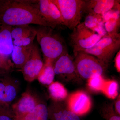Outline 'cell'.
<instances>
[{"instance_id": "obj_15", "label": "cell", "mask_w": 120, "mask_h": 120, "mask_svg": "<svg viewBox=\"0 0 120 120\" xmlns=\"http://www.w3.org/2000/svg\"><path fill=\"white\" fill-rule=\"evenodd\" d=\"M48 118L50 120H81L62 102L53 101L48 106Z\"/></svg>"}, {"instance_id": "obj_20", "label": "cell", "mask_w": 120, "mask_h": 120, "mask_svg": "<svg viewBox=\"0 0 120 120\" xmlns=\"http://www.w3.org/2000/svg\"><path fill=\"white\" fill-rule=\"evenodd\" d=\"M48 91L53 101L63 102L68 96V90L62 83L53 82L49 85Z\"/></svg>"}, {"instance_id": "obj_22", "label": "cell", "mask_w": 120, "mask_h": 120, "mask_svg": "<svg viewBox=\"0 0 120 120\" xmlns=\"http://www.w3.org/2000/svg\"><path fill=\"white\" fill-rule=\"evenodd\" d=\"M118 90L119 85L117 81L105 80L101 92L108 98L113 99L118 97Z\"/></svg>"}, {"instance_id": "obj_27", "label": "cell", "mask_w": 120, "mask_h": 120, "mask_svg": "<svg viewBox=\"0 0 120 120\" xmlns=\"http://www.w3.org/2000/svg\"><path fill=\"white\" fill-rule=\"evenodd\" d=\"M15 65L13 63L7 56L0 54V70L12 71Z\"/></svg>"}, {"instance_id": "obj_10", "label": "cell", "mask_w": 120, "mask_h": 120, "mask_svg": "<svg viewBox=\"0 0 120 120\" xmlns=\"http://www.w3.org/2000/svg\"><path fill=\"white\" fill-rule=\"evenodd\" d=\"M53 68L55 75L61 79L72 80L79 78L76 71L74 60L68 52L54 61Z\"/></svg>"}, {"instance_id": "obj_12", "label": "cell", "mask_w": 120, "mask_h": 120, "mask_svg": "<svg viewBox=\"0 0 120 120\" xmlns=\"http://www.w3.org/2000/svg\"><path fill=\"white\" fill-rule=\"evenodd\" d=\"M37 32V29L29 25L12 26L11 35L13 45L25 47L32 45Z\"/></svg>"}, {"instance_id": "obj_19", "label": "cell", "mask_w": 120, "mask_h": 120, "mask_svg": "<svg viewBox=\"0 0 120 120\" xmlns=\"http://www.w3.org/2000/svg\"><path fill=\"white\" fill-rule=\"evenodd\" d=\"M48 107L45 103L41 101L31 112L16 120H48Z\"/></svg>"}, {"instance_id": "obj_13", "label": "cell", "mask_w": 120, "mask_h": 120, "mask_svg": "<svg viewBox=\"0 0 120 120\" xmlns=\"http://www.w3.org/2000/svg\"><path fill=\"white\" fill-rule=\"evenodd\" d=\"M41 101L31 92L27 91L11 107L16 118H19L31 112Z\"/></svg>"}, {"instance_id": "obj_8", "label": "cell", "mask_w": 120, "mask_h": 120, "mask_svg": "<svg viewBox=\"0 0 120 120\" xmlns=\"http://www.w3.org/2000/svg\"><path fill=\"white\" fill-rule=\"evenodd\" d=\"M66 106L70 111L78 116H83L90 112L92 101L85 91L78 90L71 94L67 98Z\"/></svg>"}, {"instance_id": "obj_18", "label": "cell", "mask_w": 120, "mask_h": 120, "mask_svg": "<svg viewBox=\"0 0 120 120\" xmlns=\"http://www.w3.org/2000/svg\"><path fill=\"white\" fill-rule=\"evenodd\" d=\"M33 44L25 47L13 45L12 59L15 67L16 68L21 69L29 59Z\"/></svg>"}, {"instance_id": "obj_17", "label": "cell", "mask_w": 120, "mask_h": 120, "mask_svg": "<svg viewBox=\"0 0 120 120\" xmlns=\"http://www.w3.org/2000/svg\"><path fill=\"white\" fill-rule=\"evenodd\" d=\"M11 26L0 24V54L9 57L13 50V40L11 35Z\"/></svg>"}, {"instance_id": "obj_23", "label": "cell", "mask_w": 120, "mask_h": 120, "mask_svg": "<svg viewBox=\"0 0 120 120\" xmlns=\"http://www.w3.org/2000/svg\"><path fill=\"white\" fill-rule=\"evenodd\" d=\"M105 81L103 76L95 75L87 79V87L92 92H101Z\"/></svg>"}, {"instance_id": "obj_6", "label": "cell", "mask_w": 120, "mask_h": 120, "mask_svg": "<svg viewBox=\"0 0 120 120\" xmlns=\"http://www.w3.org/2000/svg\"><path fill=\"white\" fill-rule=\"evenodd\" d=\"M70 35L74 56L77 53L93 46L102 37L81 22L73 29Z\"/></svg>"}, {"instance_id": "obj_24", "label": "cell", "mask_w": 120, "mask_h": 120, "mask_svg": "<svg viewBox=\"0 0 120 120\" xmlns=\"http://www.w3.org/2000/svg\"><path fill=\"white\" fill-rule=\"evenodd\" d=\"M87 28L94 31L98 26L103 23V17L101 15L89 13L83 22Z\"/></svg>"}, {"instance_id": "obj_29", "label": "cell", "mask_w": 120, "mask_h": 120, "mask_svg": "<svg viewBox=\"0 0 120 120\" xmlns=\"http://www.w3.org/2000/svg\"><path fill=\"white\" fill-rule=\"evenodd\" d=\"M120 96L118 95L114 104V109L115 112L119 116L120 115Z\"/></svg>"}, {"instance_id": "obj_14", "label": "cell", "mask_w": 120, "mask_h": 120, "mask_svg": "<svg viewBox=\"0 0 120 120\" xmlns=\"http://www.w3.org/2000/svg\"><path fill=\"white\" fill-rule=\"evenodd\" d=\"M120 0H86L83 11L86 13L102 15L114 9L120 8Z\"/></svg>"}, {"instance_id": "obj_7", "label": "cell", "mask_w": 120, "mask_h": 120, "mask_svg": "<svg viewBox=\"0 0 120 120\" xmlns=\"http://www.w3.org/2000/svg\"><path fill=\"white\" fill-rule=\"evenodd\" d=\"M12 72L0 70V103L9 105L19 90V82L11 75Z\"/></svg>"}, {"instance_id": "obj_11", "label": "cell", "mask_w": 120, "mask_h": 120, "mask_svg": "<svg viewBox=\"0 0 120 120\" xmlns=\"http://www.w3.org/2000/svg\"><path fill=\"white\" fill-rule=\"evenodd\" d=\"M39 8L42 16L52 29L64 26L61 15L52 0H39Z\"/></svg>"}, {"instance_id": "obj_16", "label": "cell", "mask_w": 120, "mask_h": 120, "mask_svg": "<svg viewBox=\"0 0 120 120\" xmlns=\"http://www.w3.org/2000/svg\"><path fill=\"white\" fill-rule=\"evenodd\" d=\"M104 26L107 34L116 35L119 34L120 27V8H115L102 15Z\"/></svg>"}, {"instance_id": "obj_3", "label": "cell", "mask_w": 120, "mask_h": 120, "mask_svg": "<svg viewBox=\"0 0 120 120\" xmlns=\"http://www.w3.org/2000/svg\"><path fill=\"white\" fill-rule=\"evenodd\" d=\"M74 60L75 68L79 78L88 79L95 75H102L106 71V64L94 56L80 52Z\"/></svg>"}, {"instance_id": "obj_9", "label": "cell", "mask_w": 120, "mask_h": 120, "mask_svg": "<svg viewBox=\"0 0 120 120\" xmlns=\"http://www.w3.org/2000/svg\"><path fill=\"white\" fill-rule=\"evenodd\" d=\"M43 65L38 47L34 43L29 59L20 69L24 79L31 82L37 79Z\"/></svg>"}, {"instance_id": "obj_4", "label": "cell", "mask_w": 120, "mask_h": 120, "mask_svg": "<svg viewBox=\"0 0 120 120\" xmlns=\"http://www.w3.org/2000/svg\"><path fill=\"white\" fill-rule=\"evenodd\" d=\"M120 34H106L92 47L83 50L108 64L117 52L120 50Z\"/></svg>"}, {"instance_id": "obj_26", "label": "cell", "mask_w": 120, "mask_h": 120, "mask_svg": "<svg viewBox=\"0 0 120 120\" xmlns=\"http://www.w3.org/2000/svg\"><path fill=\"white\" fill-rule=\"evenodd\" d=\"M0 120H16L11 106L0 103Z\"/></svg>"}, {"instance_id": "obj_21", "label": "cell", "mask_w": 120, "mask_h": 120, "mask_svg": "<svg viewBox=\"0 0 120 120\" xmlns=\"http://www.w3.org/2000/svg\"><path fill=\"white\" fill-rule=\"evenodd\" d=\"M55 75L53 63L49 61H45L37 79L40 83L49 86L54 82Z\"/></svg>"}, {"instance_id": "obj_1", "label": "cell", "mask_w": 120, "mask_h": 120, "mask_svg": "<svg viewBox=\"0 0 120 120\" xmlns=\"http://www.w3.org/2000/svg\"><path fill=\"white\" fill-rule=\"evenodd\" d=\"M0 24L11 26L34 24L50 27L40 13L39 0H0Z\"/></svg>"}, {"instance_id": "obj_2", "label": "cell", "mask_w": 120, "mask_h": 120, "mask_svg": "<svg viewBox=\"0 0 120 120\" xmlns=\"http://www.w3.org/2000/svg\"><path fill=\"white\" fill-rule=\"evenodd\" d=\"M37 39L41 46L45 61L54 63L60 56L68 51L62 39L53 31V29L40 26L37 29Z\"/></svg>"}, {"instance_id": "obj_25", "label": "cell", "mask_w": 120, "mask_h": 120, "mask_svg": "<svg viewBox=\"0 0 120 120\" xmlns=\"http://www.w3.org/2000/svg\"><path fill=\"white\" fill-rule=\"evenodd\" d=\"M102 114L106 120H120V116L114 110L112 104L105 105L101 109Z\"/></svg>"}, {"instance_id": "obj_28", "label": "cell", "mask_w": 120, "mask_h": 120, "mask_svg": "<svg viewBox=\"0 0 120 120\" xmlns=\"http://www.w3.org/2000/svg\"><path fill=\"white\" fill-rule=\"evenodd\" d=\"M115 66L117 71L118 72H120V50L116 54L115 60Z\"/></svg>"}, {"instance_id": "obj_5", "label": "cell", "mask_w": 120, "mask_h": 120, "mask_svg": "<svg viewBox=\"0 0 120 120\" xmlns=\"http://www.w3.org/2000/svg\"><path fill=\"white\" fill-rule=\"evenodd\" d=\"M60 11L64 26L73 30L81 23L84 0H52Z\"/></svg>"}]
</instances>
